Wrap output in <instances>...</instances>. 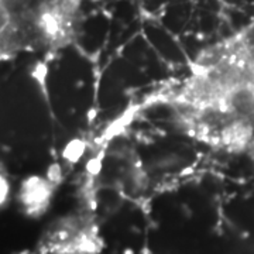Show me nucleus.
<instances>
[{"mask_svg": "<svg viewBox=\"0 0 254 254\" xmlns=\"http://www.w3.org/2000/svg\"><path fill=\"white\" fill-rule=\"evenodd\" d=\"M215 53L227 86L235 92L254 128V18L215 47Z\"/></svg>", "mask_w": 254, "mask_h": 254, "instance_id": "obj_1", "label": "nucleus"}, {"mask_svg": "<svg viewBox=\"0 0 254 254\" xmlns=\"http://www.w3.org/2000/svg\"><path fill=\"white\" fill-rule=\"evenodd\" d=\"M46 0H0V61L43 44Z\"/></svg>", "mask_w": 254, "mask_h": 254, "instance_id": "obj_2", "label": "nucleus"}]
</instances>
